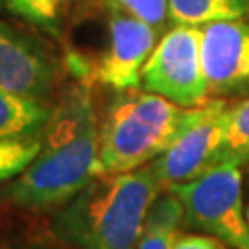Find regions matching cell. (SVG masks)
<instances>
[{"label": "cell", "instance_id": "cell-11", "mask_svg": "<svg viewBox=\"0 0 249 249\" xmlns=\"http://www.w3.org/2000/svg\"><path fill=\"white\" fill-rule=\"evenodd\" d=\"M185 223V211L170 190L162 192L151 207L137 249H172L179 229Z\"/></svg>", "mask_w": 249, "mask_h": 249}, {"label": "cell", "instance_id": "cell-14", "mask_svg": "<svg viewBox=\"0 0 249 249\" xmlns=\"http://www.w3.org/2000/svg\"><path fill=\"white\" fill-rule=\"evenodd\" d=\"M41 148V135L0 139V185L22 174Z\"/></svg>", "mask_w": 249, "mask_h": 249}, {"label": "cell", "instance_id": "cell-16", "mask_svg": "<svg viewBox=\"0 0 249 249\" xmlns=\"http://www.w3.org/2000/svg\"><path fill=\"white\" fill-rule=\"evenodd\" d=\"M113 2L159 32L168 20V0H113Z\"/></svg>", "mask_w": 249, "mask_h": 249}, {"label": "cell", "instance_id": "cell-12", "mask_svg": "<svg viewBox=\"0 0 249 249\" xmlns=\"http://www.w3.org/2000/svg\"><path fill=\"white\" fill-rule=\"evenodd\" d=\"M249 15V0H168V20L176 26H203Z\"/></svg>", "mask_w": 249, "mask_h": 249}, {"label": "cell", "instance_id": "cell-1", "mask_svg": "<svg viewBox=\"0 0 249 249\" xmlns=\"http://www.w3.org/2000/svg\"><path fill=\"white\" fill-rule=\"evenodd\" d=\"M100 174V122L89 85L78 83L52 109L36 159L0 197L30 211L59 209Z\"/></svg>", "mask_w": 249, "mask_h": 249}, {"label": "cell", "instance_id": "cell-20", "mask_svg": "<svg viewBox=\"0 0 249 249\" xmlns=\"http://www.w3.org/2000/svg\"><path fill=\"white\" fill-rule=\"evenodd\" d=\"M248 164H249V162H248Z\"/></svg>", "mask_w": 249, "mask_h": 249}, {"label": "cell", "instance_id": "cell-6", "mask_svg": "<svg viewBox=\"0 0 249 249\" xmlns=\"http://www.w3.org/2000/svg\"><path fill=\"white\" fill-rule=\"evenodd\" d=\"M231 109L225 100H209L197 116L162 155L151 162L160 185L188 183L216 166L231 124Z\"/></svg>", "mask_w": 249, "mask_h": 249}, {"label": "cell", "instance_id": "cell-9", "mask_svg": "<svg viewBox=\"0 0 249 249\" xmlns=\"http://www.w3.org/2000/svg\"><path fill=\"white\" fill-rule=\"evenodd\" d=\"M57 76L59 67L43 46L0 22V89L41 98Z\"/></svg>", "mask_w": 249, "mask_h": 249}, {"label": "cell", "instance_id": "cell-2", "mask_svg": "<svg viewBox=\"0 0 249 249\" xmlns=\"http://www.w3.org/2000/svg\"><path fill=\"white\" fill-rule=\"evenodd\" d=\"M162 190L151 162L131 172L100 174L55 209L53 236L74 249H137Z\"/></svg>", "mask_w": 249, "mask_h": 249}, {"label": "cell", "instance_id": "cell-5", "mask_svg": "<svg viewBox=\"0 0 249 249\" xmlns=\"http://www.w3.org/2000/svg\"><path fill=\"white\" fill-rule=\"evenodd\" d=\"M142 87L188 109L211 100L201 63V26H176L160 39L142 69Z\"/></svg>", "mask_w": 249, "mask_h": 249}, {"label": "cell", "instance_id": "cell-3", "mask_svg": "<svg viewBox=\"0 0 249 249\" xmlns=\"http://www.w3.org/2000/svg\"><path fill=\"white\" fill-rule=\"evenodd\" d=\"M199 113L146 89L118 90L100 124V172L122 174L150 164Z\"/></svg>", "mask_w": 249, "mask_h": 249}, {"label": "cell", "instance_id": "cell-19", "mask_svg": "<svg viewBox=\"0 0 249 249\" xmlns=\"http://www.w3.org/2000/svg\"><path fill=\"white\" fill-rule=\"evenodd\" d=\"M246 216H248V225H249V207H248V211H246Z\"/></svg>", "mask_w": 249, "mask_h": 249}, {"label": "cell", "instance_id": "cell-10", "mask_svg": "<svg viewBox=\"0 0 249 249\" xmlns=\"http://www.w3.org/2000/svg\"><path fill=\"white\" fill-rule=\"evenodd\" d=\"M52 109L32 96L0 89V139L41 135Z\"/></svg>", "mask_w": 249, "mask_h": 249}, {"label": "cell", "instance_id": "cell-13", "mask_svg": "<svg viewBox=\"0 0 249 249\" xmlns=\"http://www.w3.org/2000/svg\"><path fill=\"white\" fill-rule=\"evenodd\" d=\"M249 162V98L231 109V124L227 139L218 157L220 164H238L246 166Z\"/></svg>", "mask_w": 249, "mask_h": 249}, {"label": "cell", "instance_id": "cell-7", "mask_svg": "<svg viewBox=\"0 0 249 249\" xmlns=\"http://www.w3.org/2000/svg\"><path fill=\"white\" fill-rule=\"evenodd\" d=\"M109 41L98 67L96 80L116 90L142 85V69L157 46L159 30L113 2L109 6Z\"/></svg>", "mask_w": 249, "mask_h": 249}, {"label": "cell", "instance_id": "cell-15", "mask_svg": "<svg viewBox=\"0 0 249 249\" xmlns=\"http://www.w3.org/2000/svg\"><path fill=\"white\" fill-rule=\"evenodd\" d=\"M72 0H8L11 9L39 26L53 28Z\"/></svg>", "mask_w": 249, "mask_h": 249}, {"label": "cell", "instance_id": "cell-17", "mask_svg": "<svg viewBox=\"0 0 249 249\" xmlns=\"http://www.w3.org/2000/svg\"><path fill=\"white\" fill-rule=\"evenodd\" d=\"M172 249H225V244L211 234H181L179 232Z\"/></svg>", "mask_w": 249, "mask_h": 249}, {"label": "cell", "instance_id": "cell-8", "mask_svg": "<svg viewBox=\"0 0 249 249\" xmlns=\"http://www.w3.org/2000/svg\"><path fill=\"white\" fill-rule=\"evenodd\" d=\"M201 63L211 100L249 87V22L234 18L203 24Z\"/></svg>", "mask_w": 249, "mask_h": 249}, {"label": "cell", "instance_id": "cell-4", "mask_svg": "<svg viewBox=\"0 0 249 249\" xmlns=\"http://www.w3.org/2000/svg\"><path fill=\"white\" fill-rule=\"evenodd\" d=\"M164 190H170L181 201L187 225L216 236L227 248L249 249L242 166L220 164L194 181L176 183Z\"/></svg>", "mask_w": 249, "mask_h": 249}, {"label": "cell", "instance_id": "cell-18", "mask_svg": "<svg viewBox=\"0 0 249 249\" xmlns=\"http://www.w3.org/2000/svg\"><path fill=\"white\" fill-rule=\"evenodd\" d=\"M0 249H69L67 244H46V242H9L0 244Z\"/></svg>", "mask_w": 249, "mask_h": 249}]
</instances>
